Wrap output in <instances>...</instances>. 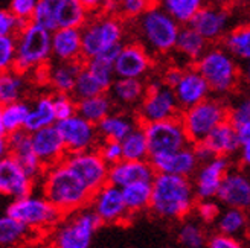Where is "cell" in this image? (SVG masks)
<instances>
[{
	"label": "cell",
	"instance_id": "f907efd6",
	"mask_svg": "<svg viewBox=\"0 0 250 248\" xmlns=\"http://www.w3.org/2000/svg\"><path fill=\"white\" fill-rule=\"evenodd\" d=\"M17 38L16 35H0V69L9 70L16 67Z\"/></svg>",
	"mask_w": 250,
	"mask_h": 248
},
{
	"label": "cell",
	"instance_id": "8d00e7d4",
	"mask_svg": "<svg viewBox=\"0 0 250 248\" xmlns=\"http://www.w3.org/2000/svg\"><path fill=\"white\" fill-rule=\"evenodd\" d=\"M26 87L28 84L23 72L17 69L3 70L0 76V104L21 101Z\"/></svg>",
	"mask_w": 250,
	"mask_h": 248
},
{
	"label": "cell",
	"instance_id": "d6986e66",
	"mask_svg": "<svg viewBox=\"0 0 250 248\" xmlns=\"http://www.w3.org/2000/svg\"><path fill=\"white\" fill-rule=\"evenodd\" d=\"M6 143H8V155L17 160V163L26 171L35 181H39L46 168L40 162L39 155L35 154L31 133L26 130L12 133L6 137Z\"/></svg>",
	"mask_w": 250,
	"mask_h": 248
},
{
	"label": "cell",
	"instance_id": "9a60e30c",
	"mask_svg": "<svg viewBox=\"0 0 250 248\" xmlns=\"http://www.w3.org/2000/svg\"><path fill=\"white\" fill-rule=\"evenodd\" d=\"M230 168V158L224 155H215L208 162L200 163L198 169L192 175L194 189L198 200L217 198L224 175Z\"/></svg>",
	"mask_w": 250,
	"mask_h": 248
},
{
	"label": "cell",
	"instance_id": "cb8c5ba5",
	"mask_svg": "<svg viewBox=\"0 0 250 248\" xmlns=\"http://www.w3.org/2000/svg\"><path fill=\"white\" fill-rule=\"evenodd\" d=\"M189 24L202 34L209 43H215L224 38V35L228 34L229 14L217 6H203L194 16Z\"/></svg>",
	"mask_w": 250,
	"mask_h": 248
},
{
	"label": "cell",
	"instance_id": "2e32d148",
	"mask_svg": "<svg viewBox=\"0 0 250 248\" xmlns=\"http://www.w3.org/2000/svg\"><path fill=\"white\" fill-rule=\"evenodd\" d=\"M247 169L230 168L218 189L217 200L223 207L250 210V172Z\"/></svg>",
	"mask_w": 250,
	"mask_h": 248
},
{
	"label": "cell",
	"instance_id": "52a82bcc",
	"mask_svg": "<svg viewBox=\"0 0 250 248\" xmlns=\"http://www.w3.org/2000/svg\"><path fill=\"white\" fill-rule=\"evenodd\" d=\"M6 213L23 222L34 233H51L62 218V213L43 193H29L11 200Z\"/></svg>",
	"mask_w": 250,
	"mask_h": 248
},
{
	"label": "cell",
	"instance_id": "f546056e",
	"mask_svg": "<svg viewBox=\"0 0 250 248\" xmlns=\"http://www.w3.org/2000/svg\"><path fill=\"white\" fill-rule=\"evenodd\" d=\"M209 47V41L200 34L189 23L182 26L174 54L180 57L185 63H197V59L202 57Z\"/></svg>",
	"mask_w": 250,
	"mask_h": 248
},
{
	"label": "cell",
	"instance_id": "9f6ffc18",
	"mask_svg": "<svg viewBox=\"0 0 250 248\" xmlns=\"http://www.w3.org/2000/svg\"><path fill=\"white\" fill-rule=\"evenodd\" d=\"M183 70H185L183 66H169L164 72V75H162V81L169 87H174L180 81V78L183 75Z\"/></svg>",
	"mask_w": 250,
	"mask_h": 248
},
{
	"label": "cell",
	"instance_id": "f5cc1de1",
	"mask_svg": "<svg viewBox=\"0 0 250 248\" xmlns=\"http://www.w3.org/2000/svg\"><path fill=\"white\" fill-rule=\"evenodd\" d=\"M28 23L14 16L9 9L0 11V35H17Z\"/></svg>",
	"mask_w": 250,
	"mask_h": 248
},
{
	"label": "cell",
	"instance_id": "74e56055",
	"mask_svg": "<svg viewBox=\"0 0 250 248\" xmlns=\"http://www.w3.org/2000/svg\"><path fill=\"white\" fill-rule=\"evenodd\" d=\"M31 233L34 231L29 227L8 213H5V216L0 219V245L2 247H17L26 242Z\"/></svg>",
	"mask_w": 250,
	"mask_h": 248
},
{
	"label": "cell",
	"instance_id": "c3c4849f",
	"mask_svg": "<svg viewBox=\"0 0 250 248\" xmlns=\"http://www.w3.org/2000/svg\"><path fill=\"white\" fill-rule=\"evenodd\" d=\"M195 216L203 224H215L221 213V203L217 198H205V200H197L194 207Z\"/></svg>",
	"mask_w": 250,
	"mask_h": 248
},
{
	"label": "cell",
	"instance_id": "e0dca14e",
	"mask_svg": "<svg viewBox=\"0 0 250 248\" xmlns=\"http://www.w3.org/2000/svg\"><path fill=\"white\" fill-rule=\"evenodd\" d=\"M153 67L151 52L142 43L124 44L115 61V73L119 78L144 79Z\"/></svg>",
	"mask_w": 250,
	"mask_h": 248
},
{
	"label": "cell",
	"instance_id": "d590c367",
	"mask_svg": "<svg viewBox=\"0 0 250 248\" xmlns=\"http://www.w3.org/2000/svg\"><path fill=\"white\" fill-rule=\"evenodd\" d=\"M113 108H115V102L110 97V95L101 93V95L80 99L77 113L98 125L105 116H108L113 111Z\"/></svg>",
	"mask_w": 250,
	"mask_h": 248
},
{
	"label": "cell",
	"instance_id": "4316f807",
	"mask_svg": "<svg viewBox=\"0 0 250 248\" xmlns=\"http://www.w3.org/2000/svg\"><path fill=\"white\" fill-rule=\"evenodd\" d=\"M205 142L215 155H224L229 158L238 154L243 145L238 134V128L229 120L221 122L217 128L212 130V133L205 139Z\"/></svg>",
	"mask_w": 250,
	"mask_h": 248
},
{
	"label": "cell",
	"instance_id": "681fc988",
	"mask_svg": "<svg viewBox=\"0 0 250 248\" xmlns=\"http://www.w3.org/2000/svg\"><path fill=\"white\" fill-rule=\"evenodd\" d=\"M84 64H85V67H89V70L93 73V75L107 87V90L116 79L113 63H108V61H104L101 58H92V59H85Z\"/></svg>",
	"mask_w": 250,
	"mask_h": 248
},
{
	"label": "cell",
	"instance_id": "ba28073f",
	"mask_svg": "<svg viewBox=\"0 0 250 248\" xmlns=\"http://www.w3.org/2000/svg\"><path fill=\"white\" fill-rule=\"evenodd\" d=\"M228 102H224L220 96H209L197 105L183 110L180 117L191 143H197L205 140L212 133V130L217 128L221 122L228 120Z\"/></svg>",
	"mask_w": 250,
	"mask_h": 248
},
{
	"label": "cell",
	"instance_id": "680465c9",
	"mask_svg": "<svg viewBox=\"0 0 250 248\" xmlns=\"http://www.w3.org/2000/svg\"><path fill=\"white\" fill-rule=\"evenodd\" d=\"M240 157V163L243 168H246L247 171H250V142H246L241 145V150L238 153Z\"/></svg>",
	"mask_w": 250,
	"mask_h": 248
},
{
	"label": "cell",
	"instance_id": "b9f144b4",
	"mask_svg": "<svg viewBox=\"0 0 250 248\" xmlns=\"http://www.w3.org/2000/svg\"><path fill=\"white\" fill-rule=\"evenodd\" d=\"M159 6L180 21L182 24L191 23L194 16L205 6V0H157Z\"/></svg>",
	"mask_w": 250,
	"mask_h": 248
},
{
	"label": "cell",
	"instance_id": "5bb4252c",
	"mask_svg": "<svg viewBox=\"0 0 250 248\" xmlns=\"http://www.w3.org/2000/svg\"><path fill=\"white\" fill-rule=\"evenodd\" d=\"M89 206L103 221V224H121V222H128L131 218L124 200L122 189L111 183L104 184L101 189L93 193Z\"/></svg>",
	"mask_w": 250,
	"mask_h": 248
},
{
	"label": "cell",
	"instance_id": "ac0fdd59",
	"mask_svg": "<svg viewBox=\"0 0 250 248\" xmlns=\"http://www.w3.org/2000/svg\"><path fill=\"white\" fill-rule=\"evenodd\" d=\"M35 180L24 171L17 160L5 155L0 160V192L2 195L16 200L32 193Z\"/></svg>",
	"mask_w": 250,
	"mask_h": 248
},
{
	"label": "cell",
	"instance_id": "ee69618b",
	"mask_svg": "<svg viewBox=\"0 0 250 248\" xmlns=\"http://www.w3.org/2000/svg\"><path fill=\"white\" fill-rule=\"evenodd\" d=\"M107 92H108L107 87L93 75V73L89 70V67H85V64H84L83 70L78 75V79H77V84H75V89H73L72 95L80 101V99L107 93Z\"/></svg>",
	"mask_w": 250,
	"mask_h": 248
},
{
	"label": "cell",
	"instance_id": "be15d7a7",
	"mask_svg": "<svg viewBox=\"0 0 250 248\" xmlns=\"http://www.w3.org/2000/svg\"><path fill=\"white\" fill-rule=\"evenodd\" d=\"M249 213H250V210H249Z\"/></svg>",
	"mask_w": 250,
	"mask_h": 248
},
{
	"label": "cell",
	"instance_id": "30bf717a",
	"mask_svg": "<svg viewBox=\"0 0 250 248\" xmlns=\"http://www.w3.org/2000/svg\"><path fill=\"white\" fill-rule=\"evenodd\" d=\"M142 125L148 139L149 157L168 154L192 145L180 116L159 122H148Z\"/></svg>",
	"mask_w": 250,
	"mask_h": 248
},
{
	"label": "cell",
	"instance_id": "6f0895ef",
	"mask_svg": "<svg viewBox=\"0 0 250 248\" xmlns=\"http://www.w3.org/2000/svg\"><path fill=\"white\" fill-rule=\"evenodd\" d=\"M192 148H194V151H195L197 158L200 160V163H205V162H208V160H210L212 157H215V154L212 153V150L208 146V143L205 140L192 143Z\"/></svg>",
	"mask_w": 250,
	"mask_h": 248
},
{
	"label": "cell",
	"instance_id": "f35d334b",
	"mask_svg": "<svg viewBox=\"0 0 250 248\" xmlns=\"http://www.w3.org/2000/svg\"><path fill=\"white\" fill-rule=\"evenodd\" d=\"M223 46L241 63L250 59V24L229 31L223 38Z\"/></svg>",
	"mask_w": 250,
	"mask_h": 248
},
{
	"label": "cell",
	"instance_id": "277c9868",
	"mask_svg": "<svg viewBox=\"0 0 250 248\" xmlns=\"http://www.w3.org/2000/svg\"><path fill=\"white\" fill-rule=\"evenodd\" d=\"M136 20V29L141 43L151 54L167 55L174 52L182 23L162 6H149Z\"/></svg>",
	"mask_w": 250,
	"mask_h": 248
},
{
	"label": "cell",
	"instance_id": "d4e9b609",
	"mask_svg": "<svg viewBox=\"0 0 250 248\" xmlns=\"http://www.w3.org/2000/svg\"><path fill=\"white\" fill-rule=\"evenodd\" d=\"M148 85L141 78H119L113 81L110 85L108 95L113 99L115 107L119 110H128V108H137L144 101L146 95Z\"/></svg>",
	"mask_w": 250,
	"mask_h": 248
},
{
	"label": "cell",
	"instance_id": "db71d44e",
	"mask_svg": "<svg viewBox=\"0 0 250 248\" xmlns=\"http://www.w3.org/2000/svg\"><path fill=\"white\" fill-rule=\"evenodd\" d=\"M35 6H37V0H11L8 9L19 19L24 21H31Z\"/></svg>",
	"mask_w": 250,
	"mask_h": 248
},
{
	"label": "cell",
	"instance_id": "91938a15",
	"mask_svg": "<svg viewBox=\"0 0 250 248\" xmlns=\"http://www.w3.org/2000/svg\"><path fill=\"white\" fill-rule=\"evenodd\" d=\"M81 2L90 12H96V11H103L105 0H81Z\"/></svg>",
	"mask_w": 250,
	"mask_h": 248
},
{
	"label": "cell",
	"instance_id": "44dd1931",
	"mask_svg": "<svg viewBox=\"0 0 250 248\" xmlns=\"http://www.w3.org/2000/svg\"><path fill=\"white\" fill-rule=\"evenodd\" d=\"M31 139L35 154L39 155L44 168L57 165L66 158L67 150L57 125H51L31 133Z\"/></svg>",
	"mask_w": 250,
	"mask_h": 248
},
{
	"label": "cell",
	"instance_id": "7402d4cb",
	"mask_svg": "<svg viewBox=\"0 0 250 248\" xmlns=\"http://www.w3.org/2000/svg\"><path fill=\"white\" fill-rule=\"evenodd\" d=\"M153 168L160 173H174L182 177H192L200 166V160L195 155L192 145L168 154H159L149 157Z\"/></svg>",
	"mask_w": 250,
	"mask_h": 248
},
{
	"label": "cell",
	"instance_id": "ffe728a7",
	"mask_svg": "<svg viewBox=\"0 0 250 248\" xmlns=\"http://www.w3.org/2000/svg\"><path fill=\"white\" fill-rule=\"evenodd\" d=\"M172 89H174V93H176V97H177L182 111L205 101L212 93L208 81L195 67V64L191 67H188V66L185 67L180 81L174 85Z\"/></svg>",
	"mask_w": 250,
	"mask_h": 248
},
{
	"label": "cell",
	"instance_id": "11a10c76",
	"mask_svg": "<svg viewBox=\"0 0 250 248\" xmlns=\"http://www.w3.org/2000/svg\"><path fill=\"white\" fill-rule=\"evenodd\" d=\"M208 247L209 248H240L241 241L235 236H230V234L217 231L208 239Z\"/></svg>",
	"mask_w": 250,
	"mask_h": 248
},
{
	"label": "cell",
	"instance_id": "60d3db41",
	"mask_svg": "<svg viewBox=\"0 0 250 248\" xmlns=\"http://www.w3.org/2000/svg\"><path fill=\"white\" fill-rule=\"evenodd\" d=\"M124 158L127 160H148L149 146L144 125L136 127L127 137L122 140Z\"/></svg>",
	"mask_w": 250,
	"mask_h": 248
},
{
	"label": "cell",
	"instance_id": "7c38bea8",
	"mask_svg": "<svg viewBox=\"0 0 250 248\" xmlns=\"http://www.w3.org/2000/svg\"><path fill=\"white\" fill-rule=\"evenodd\" d=\"M55 125L64 140L67 154L96 150L103 140L96 123L87 120L78 113L67 119L58 120Z\"/></svg>",
	"mask_w": 250,
	"mask_h": 248
},
{
	"label": "cell",
	"instance_id": "83f0119b",
	"mask_svg": "<svg viewBox=\"0 0 250 248\" xmlns=\"http://www.w3.org/2000/svg\"><path fill=\"white\" fill-rule=\"evenodd\" d=\"M139 117L127 113L125 110L111 111L108 116H105L98 123V130L101 134V139L122 142L136 127H139Z\"/></svg>",
	"mask_w": 250,
	"mask_h": 248
},
{
	"label": "cell",
	"instance_id": "816d5d0a",
	"mask_svg": "<svg viewBox=\"0 0 250 248\" xmlns=\"http://www.w3.org/2000/svg\"><path fill=\"white\" fill-rule=\"evenodd\" d=\"M103 158L111 166L124 158V150H122V142L119 140H111V139H103L99 146L96 148Z\"/></svg>",
	"mask_w": 250,
	"mask_h": 248
},
{
	"label": "cell",
	"instance_id": "603a6c76",
	"mask_svg": "<svg viewBox=\"0 0 250 248\" xmlns=\"http://www.w3.org/2000/svg\"><path fill=\"white\" fill-rule=\"evenodd\" d=\"M156 169L148 160H127L122 158L121 162L110 166L108 183L125 188L136 181H153L156 177Z\"/></svg>",
	"mask_w": 250,
	"mask_h": 248
},
{
	"label": "cell",
	"instance_id": "1f68e13d",
	"mask_svg": "<svg viewBox=\"0 0 250 248\" xmlns=\"http://www.w3.org/2000/svg\"><path fill=\"white\" fill-rule=\"evenodd\" d=\"M217 231L226 233L235 238H241L250 229V213L249 210L236 207H224L218 219L215 221Z\"/></svg>",
	"mask_w": 250,
	"mask_h": 248
},
{
	"label": "cell",
	"instance_id": "484cf974",
	"mask_svg": "<svg viewBox=\"0 0 250 248\" xmlns=\"http://www.w3.org/2000/svg\"><path fill=\"white\" fill-rule=\"evenodd\" d=\"M52 58L55 61H78L83 58L81 28H57L52 31Z\"/></svg>",
	"mask_w": 250,
	"mask_h": 248
},
{
	"label": "cell",
	"instance_id": "f6af8a7d",
	"mask_svg": "<svg viewBox=\"0 0 250 248\" xmlns=\"http://www.w3.org/2000/svg\"><path fill=\"white\" fill-rule=\"evenodd\" d=\"M228 120L233 123L236 128L250 122V90L233 96V99L229 102Z\"/></svg>",
	"mask_w": 250,
	"mask_h": 248
},
{
	"label": "cell",
	"instance_id": "bcb514c9",
	"mask_svg": "<svg viewBox=\"0 0 250 248\" xmlns=\"http://www.w3.org/2000/svg\"><path fill=\"white\" fill-rule=\"evenodd\" d=\"M55 11H57V0H37V6L31 21L40 24V26L49 31H55L58 28Z\"/></svg>",
	"mask_w": 250,
	"mask_h": 248
},
{
	"label": "cell",
	"instance_id": "5b68a950",
	"mask_svg": "<svg viewBox=\"0 0 250 248\" xmlns=\"http://www.w3.org/2000/svg\"><path fill=\"white\" fill-rule=\"evenodd\" d=\"M103 226L90 206L62 215L61 221L51 231V242L58 248H89L95 233Z\"/></svg>",
	"mask_w": 250,
	"mask_h": 248
},
{
	"label": "cell",
	"instance_id": "e575fe53",
	"mask_svg": "<svg viewBox=\"0 0 250 248\" xmlns=\"http://www.w3.org/2000/svg\"><path fill=\"white\" fill-rule=\"evenodd\" d=\"M122 195L128 212L133 215L148 210L151 206L153 181H136L122 188Z\"/></svg>",
	"mask_w": 250,
	"mask_h": 248
},
{
	"label": "cell",
	"instance_id": "4fadbf2b",
	"mask_svg": "<svg viewBox=\"0 0 250 248\" xmlns=\"http://www.w3.org/2000/svg\"><path fill=\"white\" fill-rule=\"evenodd\" d=\"M64 162L77 173L80 180L87 186L92 193L99 191L108 183L110 165L103 158L98 150H89L81 153L67 154Z\"/></svg>",
	"mask_w": 250,
	"mask_h": 248
},
{
	"label": "cell",
	"instance_id": "f1b7e54d",
	"mask_svg": "<svg viewBox=\"0 0 250 248\" xmlns=\"http://www.w3.org/2000/svg\"><path fill=\"white\" fill-rule=\"evenodd\" d=\"M84 64L78 61H57L55 64L47 66V84L54 92L72 93L77 84L80 72Z\"/></svg>",
	"mask_w": 250,
	"mask_h": 248
},
{
	"label": "cell",
	"instance_id": "8fae6325",
	"mask_svg": "<svg viewBox=\"0 0 250 248\" xmlns=\"http://www.w3.org/2000/svg\"><path fill=\"white\" fill-rule=\"evenodd\" d=\"M182 108L174 93V89L167 85L162 79L149 82L146 95L141 105L137 107V117L141 123L167 120L177 117L182 113Z\"/></svg>",
	"mask_w": 250,
	"mask_h": 248
},
{
	"label": "cell",
	"instance_id": "8992f818",
	"mask_svg": "<svg viewBox=\"0 0 250 248\" xmlns=\"http://www.w3.org/2000/svg\"><path fill=\"white\" fill-rule=\"evenodd\" d=\"M16 67L23 73L46 66L52 57V31L29 21L17 35Z\"/></svg>",
	"mask_w": 250,
	"mask_h": 248
},
{
	"label": "cell",
	"instance_id": "6da1fadb",
	"mask_svg": "<svg viewBox=\"0 0 250 248\" xmlns=\"http://www.w3.org/2000/svg\"><path fill=\"white\" fill-rule=\"evenodd\" d=\"M197 193L189 177L157 172L153 180V196L149 210L162 219L180 221L189 215L197 204Z\"/></svg>",
	"mask_w": 250,
	"mask_h": 248
},
{
	"label": "cell",
	"instance_id": "7dc6e473",
	"mask_svg": "<svg viewBox=\"0 0 250 248\" xmlns=\"http://www.w3.org/2000/svg\"><path fill=\"white\" fill-rule=\"evenodd\" d=\"M52 102H54L55 114L58 120L67 119L73 114H77V111H78V99L72 93L55 92L52 95Z\"/></svg>",
	"mask_w": 250,
	"mask_h": 248
},
{
	"label": "cell",
	"instance_id": "d6a6232c",
	"mask_svg": "<svg viewBox=\"0 0 250 248\" xmlns=\"http://www.w3.org/2000/svg\"><path fill=\"white\" fill-rule=\"evenodd\" d=\"M29 105L23 101L2 104L0 107V135L8 137L12 133L24 130Z\"/></svg>",
	"mask_w": 250,
	"mask_h": 248
},
{
	"label": "cell",
	"instance_id": "3957f363",
	"mask_svg": "<svg viewBox=\"0 0 250 248\" xmlns=\"http://www.w3.org/2000/svg\"><path fill=\"white\" fill-rule=\"evenodd\" d=\"M195 67L208 81L215 96L233 95L243 82V66L224 46H209Z\"/></svg>",
	"mask_w": 250,
	"mask_h": 248
},
{
	"label": "cell",
	"instance_id": "836d02e7",
	"mask_svg": "<svg viewBox=\"0 0 250 248\" xmlns=\"http://www.w3.org/2000/svg\"><path fill=\"white\" fill-rule=\"evenodd\" d=\"M89 9L81 0H57V26L58 28H83L89 20Z\"/></svg>",
	"mask_w": 250,
	"mask_h": 248
},
{
	"label": "cell",
	"instance_id": "94428289",
	"mask_svg": "<svg viewBox=\"0 0 250 248\" xmlns=\"http://www.w3.org/2000/svg\"><path fill=\"white\" fill-rule=\"evenodd\" d=\"M243 84L250 90V59L243 63Z\"/></svg>",
	"mask_w": 250,
	"mask_h": 248
},
{
	"label": "cell",
	"instance_id": "6125c7cd",
	"mask_svg": "<svg viewBox=\"0 0 250 248\" xmlns=\"http://www.w3.org/2000/svg\"><path fill=\"white\" fill-rule=\"evenodd\" d=\"M238 134H240L241 143L250 142V122L244 123L243 127H240V128H238Z\"/></svg>",
	"mask_w": 250,
	"mask_h": 248
},
{
	"label": "cell",
	"instance_id": "7a4b0ae2",
	"mask_svg": "<svg viewBox=\"0 0 250 248\" xmlns=\"http://www.w3.org/2000/svg\"><path fill=\"white\" fill-rule=\"evenodd\" d=\"M40 181L42 193L51 201L62 215L87 207L93 193L80 180L67 163L62 162L44 169Z\"/></svg>",
	"mask_w": 250,
	"mask_h": 248
},
{
	"label": "cell",
	"instance_id": "4dcf8cb0",
	"mask_svg": "<svg viewBox=\"0 0 250 248\" xmlns=\"http://www.w3.org/2000/svg\"><path fill=\"white\" fill-rule=\"evenodd\" d=\"M57 114L52 102V95H42L35 99V102L29 105V113L24 130L34 133L37 130H42L46 127H51L57 123Z\"/></svg>",
	"mask_w": 250,
	"mask_h": 248
},
{
	"label": "cell",
	"instance_id": "ab89813d",
	"mask_svg": "<svg viewBox=\"0 0 250 248\" xmlns=\"http://www.w3.org/2000/svg\"><path fill=\"white\" fill-rule=\"evenodd\" d=\"M149 6H153V0H105L103 12L124 19H137Z\"/></svg>",
	"mask_w": 250,
	"mask_h": 248
},
{
	"label": "cell",
	"instance_id": "7bdbcfd3",
	"mask_svg": "<svg viewBox=\"0 0 250 248\" xmlns=\"http://www.w3.org/2000/svg\"><path fill=\"white\" fill-rule=\"evenodd\" d=\"M203 222L194 219H185L177 231V241L182 247L188 248H202L208 245V234L203 229Z\"/></svg>",
	"mask_w": 250,
	"mask_h": 248
},
{
	"label": "cell",
	"instance_id": "9c48e42d",
	"mask_svg": "<svg viewBox=\"0 0 250 248\" xmlns=\"http://www.w3.org/2000/svg\"><path fill=\"white\" fill-rule=\"evenodd\" d=\"M83 35V58L92 59L103 54L105 49L122 44L124 26L118 16H96L81 28Z\"/></svg>",
	"mask_w": 250,
	"mask_h": 248
}]
</instances>
